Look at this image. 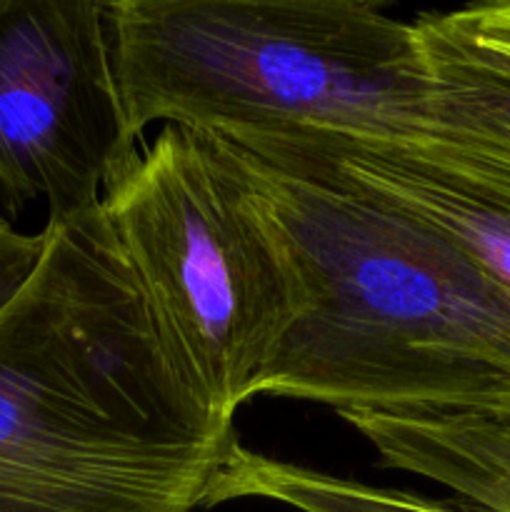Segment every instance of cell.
I'll list each match as a JSON object with an SVG mask.
<instances>
[{
	"instance_id": "1",
	"label": "cell",
	"mask_w": 510,
	"mask_h": 512,
	"mask_svg": "<svg viewBox=\"0 0 510 512\" xmlns=\"http://www.w3.org/2000/svg\"><path fill=\"white\" fill-rule=\"evenodd\" d=\"M43 233L0 310V512L208 508L233 420L165 335L103 208Z\"/></svg>"
},
{
	"instance_id": "2",
	"label": "cell",
	"mask_w": 510,
	"mask_h": 512,
	"mask_svg": "<svg viewBox=\"0 0 510 512\" xmlns=\"http://www.w3.org/2000/svg\"><path fill=\"white\" fill-rule=\"evenodd\" d=\"M253 160L305 290L260 395L338 415L510 398L508 285L388 205Z\"/></svg>"
},
{
	"instance_id": "3",
	"label": "cell",
	"mask_w": 510,
	"mask_h": 512,
	"mask_svg": "<svg viewBox=\"0 0 510 512\" xmlns=\"http://www.w3.org/2000/svg\"><path fill=\"white\" fill-rule=\"evenodd\" d=\"M135 133L183 125L223 140L330 130L418 138L430 80L413 20L355 0H108Z\"/></svg>"
},
{
	"instance_id": "4",
	"label": "cell",
	"mask_w": 510,
	"mask_h": 512,
	"mask_svg": "<svg viewBox=\"0 0 510 512\" xmlns=\"http://www.w3.org/2000/svg\"><path fill=\"white\" fill-rule=\"evenodd\" d=\"M100 208L170 343L235 420L305 310L255 160L218 135L165 125Z\"/></svg>"
},
{
	"instance_id": "5",
	"label": "cell",
	"mask_w": 510,
	"mask_h": 512,
	"mask_svg": "<svg viewBox=\"0 0 510 512\" xmlns=\"http://www.w3.org/2000/svg\"><path fill=\"white\" fill-rule=\"evenodd\" d=\"M100 0H0V195L48 223L100 208L138 155Z\"/></svg>"
},
{
	"instance_id": "6",
	"label": "cell",
	"mask_w": 510,
	"mask_h": 512,
	"mask_svg": "<svg viewBox=\"0 0 510 512\" xmlns=\"http://www.w3.org/2000/svg\"><path fill=\"white\" fill-rule=\"evenodd\" d=\"M380 465L423 475L480 512H510V398L398 413H340Z\"/></svg>"
},
{
	"instance_id": "7",
	"label": "cell",
	"mask_w": 510,
	"mask_h": 512,
	"mask_svg": "<svg viewBox=\"0 0 510 512\" xmlns=\"http://www.w3.org/2000/svg\"><path fill=\"white\" fill-rule=\"evenodd\" d=\"M413 23L430 80L428 125L418 138L465 183L510 210V80L478 63L428 13Z\"/></svg>"
},
{
	"instance_id": "8",
	"label": "cell",
	"mask_w": 510,
	"mask_h": 512,
	"mask_svg": "<svg viewBox=\"0 0 510 512\" xmlns=\"http://www.w3.org/2000/svg\"><path fill=\"white\" fill-rule=\"evenodd\" d=\"M430 20L478 63L510 80V0L428 10Z\"/></svg>"
},
{
	"instance_id": "9",
	"label": "cell",
	"mask_w": 510,
	"mask_h": 512,
	"mask_svg": "<svg viewBox=\"0 0 510 512\" xmlns=\"http://www.w3.org/2000/svg\"><path fill=\"white\" fill-rule=\"evenodd\" d=\"M45 248V233H18L5 218H0V310L13 300L33 275Z\"/></svg>"
},
{
	"instance_id": "10",
	"label": "cell",
	"mask_w": 510,
	"mask_h": 512,
	"mask_svg": "<svg viewBox=\"0 0 510 512\" xmlns=\"http://www.w3.org/2000/svg\"><path fill=\"white\" fill-rule=\"evenodd\" d=\"M420 512H475L470 508H463V505H448V503H430L425 505Z\"/></svg>"
}]
</instances>
